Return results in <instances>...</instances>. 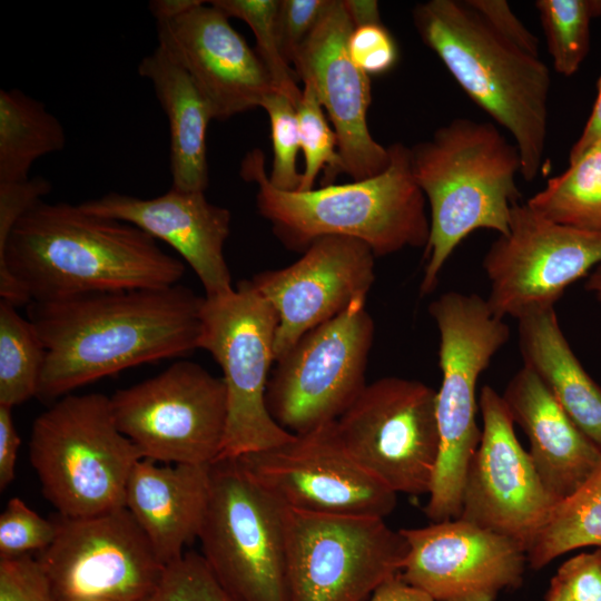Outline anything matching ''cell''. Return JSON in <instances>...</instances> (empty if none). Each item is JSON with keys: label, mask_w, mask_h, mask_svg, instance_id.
Listing matches in <instances>:
<instances>
[{"label": "cell", "mask_w": 601, "mask_h": 601, "mask_svg": "<svg viewBox=\"0 0 601 601\" xmlns=\"http://www.w3.org/2000/svg\"><path fill=\"white\" fill-rule=\"evenodd\" d=\"M502 397L526 434L533 466L558 503L577 491L600 466L601 450L566 415L541 380L523 365Z\"/></svg>", "instance_id": "cell-23"}, {"label": "cell", "mask_w": 601, "mask_h": 601, "mask_svg": "<svg viewBox=\"0 0 601 601\" xmlns=\"http://www.w3.org/2000/svg\"><path fill=\"white\" fill-rule=\"evenodd\" d=\"M375 257L358 239L323 236L292 265L253 276V286L278 317L275 362L305 333L366 298L375 280Z\"/></svg>", "instance_id": "cell-19"}, {"label": "cell", "mask_w": 601, "mask_h": 601, "mask_svg": "<svg viewBox=\"0 0 601 601\" xmlns=\"http://www.w3.org/2000/svg\"><path fill=\"white\" fill-rule=\"evenodd\" d=\"M296 112L300 150L305 159L298 191L313 189L321 170L325 173L323 186L332 185L339 174H344L338 140L311 83L304 82Z\"/></svg>", "instance_id": "cell-33"}, {"label": "cell", "mask_w": 601, "mask_h": 601, "mask_svg": "<svg viewBox=\"0 0 601 601\" xmlns=\"http://www.w3.org/2000/svg\"><path fill=\"white\" fill-rule=\"evenodd\" d=\"M205 297L180 284L28 304L46 359L37 397L60 398L126 368L198 348Z\"/></svg>", "instance_id": "cell-1"}, {"label": "cell", "mask_w": 601, "mask_h": 601, "mask_svg": "<svg viewBox=\"0 0 601 601\" xmlns=\"http://www.w3.org/2000/svg\"><path fill=\"white\" fill-rule=\"evenodd\" d=\"M205 297L198 348L209 352L223 371L227 420L217 460L238 459L293 440L266 405L269 372L275 363L278 317L250 279L231 292ZM216 460V461H217Z\"/></svg>", "instance_id": "cell-8"}, {"label": "cell", "mask_w": 601, "mask_h": 601, "mask_svg": "<svg viewBox=\"0 0 601 601\" xmlns=\"http://www.w3.org/2000/svg\"><path fill=\"white\" fill-rule=\"evenodd\" d=\"M79 206L86 213L131 224L171 246L193 268L206 297L234 289L224 256L230 211L209 203L204 191L171 188L150 199L111 191Z\"/></svg>", "instance_id": "cell-22"}, {"label": "cell", "mask_w": 601, "mask_h": 601, "mask_svg": "<svg viewBox=\"0 0 601 601\" xmlns=\"http://www.w3.org/2000/svg\"><path fill=\"white\" fill-rule=\"evenodd\" d=\"M364 601H435L425 591L411 585L401 573L384 581Z\"/></svg>", "instance_id": "cell-44"}, {"label": "cell", "mask_w": 601, "mask_h": 601, "mask_svg": "<svg viewBox=\"0 0 601 601\" xmlns=\"http://www.w3.org/2000/svg\"><path fill=\"white\" fill-rule=\"evenodd\" d=\"M353 27L382 23L380 4L375 0H343Z\"/></svg>", "instance_id": "cell-46"}, {"label": "cell", "mask_w": 601, "mask_h": 601, "mask_svg": "<svg viewBox=\"0 0 601 601\" xmlns=\"http://www.w3.org/2000/svg\"><path fill=\"white\" fill-rule=\"evenodd\" d=\"M357 298L336 317L305 333L275 363L266 405L296 435L336 421L366 386L374 322Z\"/></svg>", "instance_id": "cell-11"}, {"label": "cell", "mask_w": 601, "mask_h": 601, "mask_svg": "<svg viewBox=\"0 0 601 601\" xmlns=\"http://www.w3.org/2000/svg\"><path fill=\"white\" fill-rule=\"evenodd\" d=\"M199 2L200 0H154L148 7L157 22L174 19Z\"/></svg>", "instance_id": "cell-47"}, {"label": "cell", "mask_w": 601, "mask_h": 601, "mask_svg": "<svg viewBox=\"0 0 601 601\" xmlns=\"http://www.w3.org/2000/svg\"><path fill=\"white\" fill-rule=\"evenodd\" d=\"M262 108L267 111L273 141V166L268 174L270 184L280 190H298L302 174L296 158L300 150L296 107L285 95L273 91L265 97Z\"/></svg>", "instance_id": "cell-34"}, {"label": "cell", "mask_w": 601, "mask_h": 601, "mask_svg": "<svg viewBox=\"0 0 601 601\" xmlns=\"http://www.w3.org/2000/svg\"><path fill=\"white\" fill-rule=\"evenodd\" d=\"M0 601H56L37 558L23 554L0 559Z\"/></svg>", "instance_id": "cell-37"}, {"label": "cell", "mask_w": 601, "mask_h": 601, "mask_svg": "<svg viewBox=\"0 0 601 601\" xmlns=\"http://www.w3.org/2000/svg\"><path fill=\"white\" fill-rule=\"evenodd\" d=\"M535 7L553 68L574 75L590 49V24L601 17V0H538Z\"/></svg>", "instance_id": "cell-31"}, {"label": "cell", "mask_w": 601, "mask_h": 601, "mask_svg": "<svg viewBox=\"0 0 601 601\" xmlns=\"http://www.w3.org/2000/svg\"><path fill=\"white\" fill-rule=\"evenodd\" d=\"M142 459L118 428L110 397L68 394L33 421L29 460L45 497L68 518L126 508V487Z\"/></svg>", "instance_id": "cell-6"}, {"label": "cell", "mask_w": 601, "mask_h": 601, "mask_svg": "<svg viewBox=\"0 0 601 601\" xmlns=\"http://www.w3.org/2000/svg\"><path fill=\"white\" fill-rule=\"evenodd\" d=\"M142 601H236L219 583L201 554L185 552L164 566Z\"/></svg>", "instance_id": "cell-35"}, {"label": "cell", "mask_w": 601, "mask_h": 601, "mask_svg": "<svg viewBox=\"0 0 601 601\" xmlns=\"http://www.w3.org/2000/svg\"><path fill=\"white\" fill-rule=\"evenodd\" d=\"M45 346L29 318L0 299V405L13 408L37 396Z\"/></svg>", "instance_id": "cell-30"}, {"label": "cell", "mask_w": 601, "mask_h": 601, "mask_svg": "<svg viewBox=\"0 0 601 601\" xmlns=\"http://www.w3.org/2000/svg\"><path fill=\"white\" fill-rule=\"evenodd\" d=\"M401 577L435 601H496L523 582L528 555L518 541L461 519L402 529Z\"/></svg>", "instance_id": "cell-18"}, {"label": "cell", "mask_w": 601, "mask_h": 601, "mask_svg": "<svg viewBox=\"0 0 601 601\" xmlns=\"http://www.w3.org/2000/svg\"><path fill=\"white\" fill-rule=\"evenodd\" d=\"M592 545L601 549V466L553 506L528 549V564L540 570L569 551Z\"/></svg>", "instance_id": "cell-29"}, {"label": "cell", "mask_w": 601, "mask_h": 601, "mask_svg": "<svg viewBox=\"0 0 601 601\" xmlns=\"http://www.w3.org/2000/svg\"><path fill=\"white\" fill-rule=\"evenodd\" d=\"M209 494V465L140 459L126 487V508L162 565L179 559L198 539Z\"/></svg>", "instance_id": "cell-24"}, {"label": "cell", "mask_w": 601, "mask_h": 601, "mask_svg": "<svg viewBox=\"0 0 601 601\" xmlns=\"http://www.w3.org/2000/svg\"><path fill=\"white\" fill-rule=\"evenodd\" d=\"M598 93L585 126L569 152V164L575 161L601 139V77L597 83Z\"/></svg>", "instance_id": "cell-45"}, {"label": "cell", "mask_w": 601, "mask_h": 601, "mask_svg": "<svg viewBox=\"0 0 601 601\" xmlns=\"http://www.w3.org/2000/svg\"><path fill=\"white\" fill-rule=\"evenodd\" d=\"M347 48L354 65L368 76L388 71L398 58L396 42L383 23L353 28Z\"/></svg>", "instance_id": "cell-38"}, {"label": "cell", "mask_w": 601, "mask_h": 601, "mask_svg": "<svg viewBox=\"0 0 601 601\" xmlns=\"http://www.w3.org/2000/svg\"><path fill=\"white\" fill-rule=\"evenodd\" d=\"M198 540L209 569L236 601H289L285 506L237 459L209 465Z\"/></svg>", "instance_id": "cell-9"}, {"label": "cell", "mask_w": 601, "mask_h": 601, "mask_svg": "<svg viewBox=\"0 0 601 601\" xmlns=\"http://www.w3.org/2000/svg\"><path fill=\"white\" fill-rule=\"evenodd\" d=\"M440 333L436 391L440 452L428 501L432 522L459 519L467 467L482 435L476 423V383L510 338L508 324L476 294L447 292L428 305Z\"/></svg>", "instance_id": "cell-7"}, {"label": "cell", "mask_w": 601, "mask_h": 601, "mask_svg": "<svg viewBox=\"0 0 601 601\" xmlns=\"http://www.w3.org/2000/svg\"><path fill=\"white\" fill-rule=\"evenodd\" d=\"M597 550H598L600 559H601V549H597Z\"/></svg>", "instance_id": "cell-50"}, {"label": "cell", "mask_w": 601, "mask_h": 601, "mask_svg": "<svg viewBox=\"0 0 601 601\" xmlns=\"http://www.w3.org/2000/svg\"><path fill=\"white\" fill-rule=\"evenodd\" d=\"M585 289L593 293L597 299L601 302V264L593 268L588 276Z\"/></svg>", "instance_id": "cell-49"}, {"label": "cell", "mask_w": 601, "mask_h": 601, "mask_svg": "<svg viewBox=\"0 0 601 601\" xmlns=\"http://www.w3.org/2000/svg\"><path fill=\"white\" fill-rule=\"evenodd\" d=\"M65 145L61 122L42 102L19 89L0 90V183L28 180L37 159Z\"/></svg>", "instance_id": "cell-27"}, {"label": "cell", "mask_w": 601, "mask_h": 601, "mask_svg": "<svg viewBox=\"0 0 601 601\" xmlns=\"http://www.w3.org/2000/svg\"><path fill=\"white\" fill-rule=\"evenodd\" d=\"M57 525L12 497L0 514V559L43 551L53 541Z\"/></svg>", "instance_id": "cell-36"}, {"label": "cell", "mask_w": 601, "mask_h": 601, "mask_svg": "<svg viewBox=\"0 0 601 601\" xmlns=\"http://www.w3.org/2000/svg\"><path fill=\"white\" fill-rule=\"evenodd\" d=\"M335 426L356 462L393 492L430 493L440 452L431 386L397 376L378 378L366 384Z\"/></svg>", "instance_id": "cell-13"}, {"label": "cell", "mask_w": 601, "mask_h": 601, "mask_svg": "<svg viewBox=\"0 0 601 601\" xmlns=\"http://www.w3.org/2000/svg\"><path fill=\"white\" fill-rule=\"evenodd\" d=\"M479 408L482 435L467 467L459 519L511 538L528 552L556 502L519 442L502 395L484 385Z\"/></svg>", "instance_id": "cell-17"}, {"label": "cell", "mask_w": 601, "mask_h": 601, "mask_svg": "<svg viewBox=\"0 0 601 601\" xmlns=\"http://www.w3.org/2000/svg\"><path fill=\"white\" fill-rule=\"evenodd\" d=\"M50 190V181L42 177L0 183V246L6 243L17 220Z\"/></svg>", "instance_id": "cell-41"}, {"label": "cell", "mask_w": 601, "mask_h": 601, "mask_svg": "<svg viewBox=\"0 0 601 601\" xmlns=\"http://www.w3.org/2000/svg\"><path fill=\"white\" fill-rule=\"evenodd\" d=\"M413 176L430 206V238L420 292L436 287L456 246L476 229L510 231L521 193V155L490 121L455 118L410 148Z\"/></svg>", "instance_id": "cell-4"}, {"label": "cell", "mask_w": 601, "mask_h": 601, "mask_svg": "<svg viewBox=\"0 0 601 601\" xmlns=\"http://www.w3.org/2000/svg\"><path fill=\"white\" fill-rule=\"evenodd\" d=\"M289 601H364L397 575L407 542L384 518L285 506Z\"/></svg>", "instance_id": "cell-10"}, {"label": "cell", "mask_w": 601, "mask_h": 601, "mask_svg": "<svg viewBox=\"0 0 601 601\" xmlns=\"http://www.w3.org/2000/svg\"><path fill=\"white\" fill-rule=\"evenodd\" d=\"M526 204L552 223L601 233V139Z\"/></svg>", "instance_id": "cell-28"}, {"label": "cell", "mask_w": 601, "mask_h": 601, "mask_svg": "<svg viewBox=\"0 0 601 601\" xmlns=\"http://www.w3.org/2000/svg\"><path fill=\"white\" fill-rule=\"evenodd\" d=\"M353 28L344 1L328 0L292 65L297 78L313 86L326 110L337 136L344 174L362 180L384 171L391 155L367 127L371 79L348 53Z\"/></svg>", "instance_id": "cell-20"}, {"label": "cell", "mask_w": 601, "mask_h": 601, "mask_svg": "<svg viewBox=\"0 0 601 601\" xmlns=\"http://www.w3.org/2000/svg\"><path fill=\"white\" fill-rule=\"evenodd\" d=\"M328 0H279L276 26L285 60L292 65L321 18Z\"/></svg>", "instance_id": "cell-39"}, {"label": "cell", "mask_w": 601, "mask_h": 601, "mask_svg": "<svg viewBox=\"0 0 601 601\" xmlns=\"http://www.w3.org/2000/svg\"><path fill=\"white\" fill-rule=\"evenodd\" d=\"M207 1L164 21H157L160 46L190 76L208 101L214 119L260 107L276 91L272 78L229 18Z\"/></svg>", "instance_id": "cell-21"}, {"label": "cell", "mask_w": 601, "mask_h": 601, "mask_svg": "<svg viewBox=\"0 0 601 601\" xmlns=\"http://www.w3.org/2000/svg\"><path fill=\"white\" fill-rule=\"evenodd\" d=\"M523 365L545 385L578 428L601 450V387L572 352L553 308L518 319Z\"/></svg>", "instance_id": "cell-26"}, {"label": "cell", "mask_w": 601, "mask_h": 601, "mask_svg": "<svg viewBox=\"0 0 601 601\" xmlns=\"http://www.w3.org/2000/svg\"><path fill=\"white\" fill-rule=\"evenodd\" d=\"M138 73L151 82L168 118L171 188L205 191L208 186L206 130L214 119L208 101L187 71L160 46L141 59Z\"/></svg>", "instance_id": "cell-25"}, {"label": "cell", "mask_w": 601, "mask_h": 601, "mask_svg": "<svg viewBox=\"0 0 601 601\" xmlns=\"http://www.w3.org/2000/svg\"><path fill=\"white\" fill-rule=\"evenodd\" d=\"M545 601H571L560 581L553 577L545 594Z\"/></svg>", "instance_id": "cell-48"}, {"label": "cell", "mask_w": 601, "mask_h": 601, "mask_svg": "<svg viewBox=\"0 0 601 601\" xmlns=\"http://www.w3.org/2000/svg\"><path fill=\"white\" fill-rule=\"evenodd\" d=\"M20 437L16 428L12 407L0 405V490L14 480Z\"/></svg>", "instance_id": "cell-43"}, {"label": "cell", "mask_w": 601, "mask_h": 601, "mask_svg": "<svg viewBox=\"0 0 601 601\" xmlns=\"http://www.w3.org/2000/svg\"><path fill=\"white\" fill-rule=\"evenodd\" d=\"M470 4L503 38L521 50L539 56V38L515 16L504 0H469Z\"/></svg>", "instance_id": "cell-42"}, {"label": "cell", "mask_w": 601, "mask_h": 601, "mask_svg": "<svg viewBox=\"0 0 601 601\" xmlns=\"http://www.w3.org/2000/svg\"><path fill=\"white\" fill-rule=\"evenodd\" d=\"M391 161L381 174L307 191L275 188L260 149L243 159L240 176L256 183V205L277 237L289 248L305 250L323 236H344L365 243L377 256L405 247L425 248L430 238L426 198L412 171L410 147H388Z\"/></svg>", "instance_id": "cell-3"}, {"label": "cell", "mask_w": 601, "mask_h": 601, "mask_svg": "<svg viewBox=\"0 0 601 601\" xmlns=\"http://www.w3.org/2000/svg\"><path fill=\"white\" fill-rule=\"evenodd\" d=\"M417 35L464 92L512 136L521 175L545 164L551 76L540 57L500 36L469 0H428L412 12Z\"/></svg>", "instance_id": "cell-5"}, {"label": "cell", "mask_w": 601, "mask_h": 601, "mask_svg": "<svg viewBox=\"0 0 601 601\" xmlns=\"http://www.w3.org/2000/svg\"><path fill=\"white\" fill-rule=\"evenodd\" d=\"M115 422L142 459L210 465L221 451L227 397L221 377L191 361L110 396Z\"/></svg>", "instance_id": "cell-12"}, {"label": "cell", "mask_w": 601, "mask_h": 601, "mask_svg": "<svg viewBox=\"0 0 601 601\" xmlns=\"http://www.w3.org/2000/svg\"><path fill=\"white\" fill-rule=\"evenodd\" d=\"M53 521L37 560L56 601H142L157 584L165 565L127 508Z\"/></svg>", "instance_id": "cell-14"}, {"label": "cell", "mask_w": 601, "mask_h": 601, "mask_svg": "<svg viewBox=\"0 0 601 601\" xmlns=\"http://www.w3.org/2000/svg\"><path fill=\"white\" fill-rule=\"evenodd\" d=\"M237 460L256 483L294 510L385 518L397 503V494L348 453L335 421Z\"/></svg>", "instance_id": "cell-16"}, {"label": "cell", "mask_w": 601, "mask_h": 601, "mask_svg": "<svg viewBox=\"0 0 601 601\" xmlns=\"http://www.w3.org/2000/svg\"><path fill=\"white\" fill-rule=\"evenodd\" d=\"M279 0H211L210 4L228 18L245 21L256 38V52L265 65L276 91L296 107L302 89L294 69L285 60L277 35L276 17Z\"/></svg>", "instance_id": "cell-32"}, {"label": "cell", "mask_w": 601, "mask_h": 601, "mask_svg": "<svg viewBox=\"0 0 601 601\" xmlns=\"http://www.w3.org/2000/svg\"><path fill=\"white\" fill-rule=\"evenodd\" d=\"M185 264L140 228L79 205L30 207L0 246V297L14 306L177 285Z\"/></svg>", "instance_id": "cell-2"}, {"label": "cell", "mask_w": 601, "mask_h": 601, "mask_svg": "<svg viewBox=\"0 0 601 601\" xmlns=\"http://www.w3.org/2000/svg\"><path fill=\"white\" fill-rule=\"evenodd\" d=\"M600 264L601 233L552 223L518 203L509 234L499 235L482 262L486 303L501 319L553 308L570 284Z\"/></svg>", "instance_id": "cell-15"}, {"label": "cell", "mask_w": 601, "mask_h": 601, "mask_svg": "<svg viewBox=\"0 0 601 601\" xmlns=\"http://www.w3.org/2000/svg\"><path fill=\"white\" fill-rule=\"evenodd\" d=\"M554 577L571 601H601V559L598 550L570 558Z\"/></svg>", "instance_id": "cell-40"}]
</instances>
